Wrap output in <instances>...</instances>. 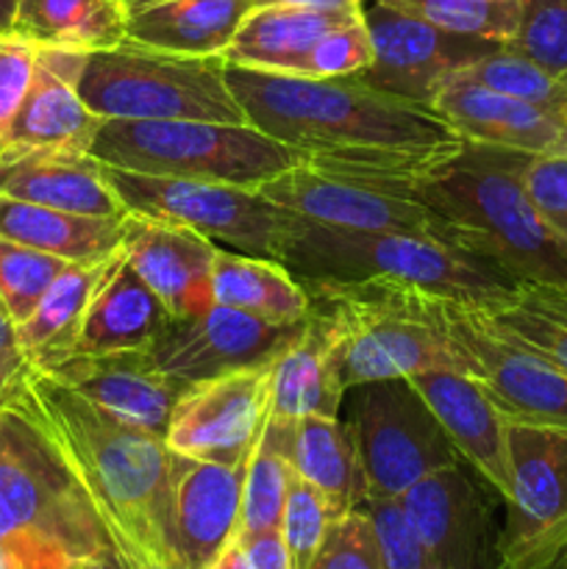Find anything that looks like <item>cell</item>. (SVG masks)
Masks as SVG:
<instances>
[{"label":"cell","instance_id":"7a4b0ae2","mask_svg":"<svg viewBox=\"0 0 567 569\" xmlns=\"http://www.w3.org/2000/svg\"><path fill=\"white\" fill-rule=\"evenodd\" d=\"M9 406L26 415L64 461L122 565L183 569L172 522L181 456L167 448L165 437L111 420L31 365Z\"/></svg>","mask_w":567,"mask_h":569},{"label":"cell","instance_id":"5bb4252c","mask_svg":"<svg viewBox=\"0 0 567 569\" xmlns=\"http://www.w3.org/2000/svg\"><path fill=\"white\" fill-rule=\"evenodd\" d=\"M270 365L187 383L172 406L165 442L195 461H245L267 420Z\"/></svg>","mask_w":567,"mask_h":569},{"label":"cell","instance_id":"7c38bea8","mask_svg":"<svg viewBox=\"0 0 567 569\" xmlns=\"http://www.w3.org/2000/svg\"><path fill=\"white\" fill-rule=\"evenodd\" d=\"M361 17L372 39V61L356 72V81L415 100L428 109L450 78L500 48V42L489 39L442 31L420 17H411L378 0L361 6Z\"/></svg>","mask_w":567,"mask_h":569},{"label":"cell","instance_id":"ba28073f","mask_svg":"<svg viewBox=\"0 0 567 569\" xmlns=\"http://www.w3.org/2000/svg\"><path fill=\"white\" fill-rule=\"evenodd\" d=\"M0 500L59 569L89 565L109 548L64 461L11 406L0 409Z\"/></svg>","mask_w":567,"mask_h":569},{"label":"cell","instance_id":"7bdbcfd3","mask_svg":"<svg viewBox=\"0 0 567 569\" xmlns=\"http://www.w3.org/2000/svg\"><path fill=\"white\" fill-rule=\"evenodd\" d=\"M526 187L548 231L567 253V153L531 156Z\"/></svg>","mask_w":567,"mask_h":569},{"label":"cell","instance_id":"3957f363","mask_svg":"<svg viewBox=\"0 0 567 569\" xmlns=\"http://www.w3.org/2000/svg\"><path fill=\"white\" fill-rule=\"evenodd\" d=\"M528 161L515 150L465 142L415 176L359 183L428 206L459 233L467 253L495 261L520 283H567V253L528 194Z\"/></svg>","mask_w":567,"mask_h":569},{"label":"cell","instance_id":"f5cc1de1","mask_svg":"<svg viewBox=\"0 0 567 569\" xmlns=\"http://www.w3.org/2000/svg\"><path fill=\"white\" fill-rule=\"evenodd\" d=\"M92 569H128V567L122 565V561H120V556H117L115 550H111V548H106L103 553H100L98 559L92 561Z\"/></svg>","mask_w":567,"mask_h":569},{"label":"cell","instance_id":"2e32d148","mask_svg":"<svg viewBox=\"0 0 567 569\" xmlns=\"http://www.w3.org/2000/svg\"><path fill=\"white\" fill-rule=\"evenodd\" d=\"M304 322L278 326L215 303L198 315L170 317L150 345V353L170 376L187 383L203 381L222 372L270 365L298 337Z\"/></svg>","mask_w":567,"mask_h":569},{"label":"cell","instance_id":"44dd1931","mask_svg":"<svg viewBox=\"0 0 567 569\" xmlns=\"http://www.w3.org/2000/svg\"><path fill=\"white\" fill-rule=\"evenodd\" d=\"M122 253L170 317H189L215 306L217 244L203 233L128 211Z\"/></svg>","mask_w":567,"mask_h":569},{"label":"cell","instance_id":"f1b7e54d","mask_svg":"<svg viewBox=\"0 0 567 569\" xmlns=\"http://www.w3.org/2000/svg\"><path fill=\"white\" fill-rule=\"evenodd\" d=\"M122 250V248H120ZM120 250L98 261H72L50 283L37 309L17 326V350L31 367H53L67 359L94 295L115 270Z\"/></svg>","mask_w":567,"mask_h":569},{"label":"cell","instance_id":"484cf974","mask_svg":"<svg viewBox=\"0 0 567 569\" xmlns=\"http://www.w3.org/2000/svg\"><path fill=\"white\" fill-rule=\"evenodd\" d=\"M361 9L328 11L300 6H253L222 53L228 67L304 76L306 59L322 33L350 20Z\"/></svg>","mask_w":567,"mask_h":569},{"label":"cell","instance_id":"e0dca14e","mask_svg":"<svg viewBox=\"0 0 567 569\" xmlns=\"http://www.w3.org/2000/svg\"><path fill=\"white\" fill-rule=\"evenodd\" d=\"M511 492L500 531V569L511 567L567 517V426L509 420Z\"/></svg>","mask_w":567,"mask_h":569},{"label":"cell","instance_id":"4dcf8cb0","mask_svg":"<svg viewBox=\"0 0 567 569\" xmlns=\"http://www.w3.org/2000/svg\"><path fill=\"white\" fill-rule=\"evenodd\" d=\"M126 217H83L0 194V239L67 261L115 256L126 237Z\"/></svg>","mask_w":567,"mask_h":569},{"label":"cell","instance_id":"836d02e7","mask_svg":"<svg viewBox=\"0 0 567 569\" xmlns=\"http://www.w3.org/2000/svg\"><path fill=\"white\" fill-rule=\"evenodd\" d=\"M484 315L506 337L567 372V283H517Z\"/></svg>","mask_w":567,"mask_h":569},{"label":"cell","instance_id":"7dc6e473","mask_svg":"<svg viewBox=\"0 0 567 569\" xmlns=\"http://www.w3.org/2000/svg\"><path fill=\"white\" fill-rule=\"evenodd\" d=\"M506 569H567V517L537 539L520 559Z\"/></svg>","mask_w":567,"mask_h":569},{"label":"cell","instance_id":"74e56055","mask_svg":"<svg viewBox=\"0 0 567 569\" xmlns=\"http://www.w3.org/2000/svg\"><path fill=\"white\" fill-rule=\"evenodd\" d=\"M67 264L72 261L0 239V298H3L14 326L28 320L50 283L67 270Z\"/></svg>","mask_w":567,"mask_h":569},{"label":"cell","instance_id":"b9f144b4","mask_svg":"<svg viewBox=\"0 0 567 569\" xmlns=\"http://www.w3.org/2000/svg\"><path fill=\"white\" fill-rule=\"evenodd\" d=\"M311 569H384L376 531L365 506L331 522Z\"/></svg>","mask_w":567,"mask_h":569},{"label":"cell","instance_id":"5b68a950","mask_svg":"<svg viewBox=\"0 0 567 569\" xmlns=\"http://www.w3.org/2000/svg\"><path fill=\"white\" fill-rule=\"evenodd\" d=\"M278 261L298 278H384L484 311L500 303L520 283L495 261L437 239L345 231L300 217H295Z\"/></svg>","mask_w":567,"mask_h":569},{"label":"cell","instance_id":"f35d334b","mask_svg":"<svg viewBox=\"0 0 567 569\" xmlns=\"http://www.w3.org/2000/svg\"><path fill=\"white\" fill-rule=\"evenodd\" d=\"M511 50L567 81V0H520Z\"/></svg>","mask_w":567,"mask_h":569},{"label":"cell","instance_id":"1f68e13d","mask_svg":"<svg viewBox=\"0 0 567 569\" xmlns=\"http://www.w3.org/2000/svg\"><path fill=\"white\" fill-rule=\"evenodd\" d=\"M211 292L215 303L278 326H298L309 315V295L304 283L281 261L237 253L220 244L215 253Z\"/></svg>","mask_w":567,"mask_h":569},{"label":"cell","instance_id":"ac0fdd59","mask_svg":"<svg viewBox=\"0 0 567 569\" xmlns=\"http://www.w3.org/2000/svg\"><path fill=\"white\" fill-rule=\"evenodd\" d=\"M44 372L81 395L111 420L159 437H165L172 406L187 389V381L156 365L150 348L78 353L59 365L44 367Z\"/></svg>","mask_w":567,"mask_h":569},{"label":"cell","instance_id":"8992f818","mask_svg":"<svg viewBox=\"0 0 567 569\" xmlns=\"http://www.w3.org/2000/svg\"><path fill=\"white\" fill-rule=\"evenodd\" d=\"M89 153L100 164L139 176L248 189L304 164L298 150L259 128L209 120H106Z\"/></svg>","mask_w":567,"mask_h":569},{"label":"cell","instance_id":"8d00e7d4","mask_svg":"<svg viewBox=\"0 0 567 569\" xmlns=\"http://www.w3.org/2000/svg\"><path fill=\"white\" fill-rule=\"evenodd\" d=\"M461 37L506 44L517 31L520 0H378Z\"/></svg>","mask_w":567,"mask_h":569},{"label":"cell","instance_id":"ffe728a7","mask_svg":"<svg viewBox=\"0 0 567 569\" xmlns=\"http://www.w3.org/2000/svg\"><path fill=\"white\" fill-rule=\"evenodd\" d=\"M406 381L434 411L459 459L470 465L476 476L506 503L511 492L509 420L500 415L478 381L448 367L415 372Z\"/></svg>","mask_w":567,"mask_h":569},{"label":"cell","instance_id":"9c48e42d","mask_svg":"<svg viewBox=\"0 0 567 569\" xmlns=\"http://www.w3.org/2000/svg\"><path fill=\"white\" fill-rule=\"evenodd\" d=\"M106 176L131 214L178 222L237 253L278 261L295 226V214L272 206L259 189L189 181V178L139 176L115 167H106Z\"/></svg>","mask_w":567,"mask_h":569},{"label":"cell","instance_id":"bcb514c9","mask_svg":"<svg viewBox=\"0 0 567 569\" xmlns=\"http://www.w3.org/2000/svg\"><path fill=\"white\" fill-rule=\"evenodd\" d=\"M209 569H295L281 531L237 533Z\"/></svg>","mask_w":567,"mask_h":569},{"label":"cell","instance_id":"cb8c5ba5","mask_svg":"<svg viewBox=\"0 0 567 569\" xmlns=\"http://www.w3.org/2000/svg\"><path fill=\"white\" fill-rule=\"evenodd\" d=\"M0 194L83 217H126L106 167L89 150L0 156Z\"/></svg>","mask_w":567,"mask_h":569},{"label":"cell","instance_id":"83f0119b","mask_svg":"<svg viewBox=\"0 0 567 569\" xmlns=\"http://www.w3.org/2000/svg\"><path fill=\"white\" fill-rule=\"evenodd\" d=\"M167 309L150 292L148 283L128 264L120 250L115 270L94 295L87 317L81 322L70 356L78 353H111V350H148L165 331ZM67 356V359H70ZM64 361V359H61Z\"/></svg>","mask_w":567,"mask_h":569},{"label":"cell","instance_id":"d590c367","mask_svg":"<svg viewBox=\"0 0 567 569\" xmlns=\"http://www.w3.org/2000/svg\"><path fill=\"white\" fill-rule=\"evenodd\" d=\"M289 481H292V467L284 459L281 448L261 431L253 450L245 459L242 509H239L237 533L281 531Z\"/></svg>","mask_w":567,"mask_h":569},{"label":"cell","instance_id":"ab89813d","mask_svg":"<svg viewBox=\"0 0 567 569\" xmlns=\"http://www.w3.org/2000/svg\"><path fill=\"white\" fill-rule=\"evenodd\" d=\"M334 520L337 517H334L326 498L292 472L287 503H284L281 537L287 542L295 569H311V561L320 553L322 539H326Z\"/></svg>","mask_w":567,"mask_h":569},{"label":"cell","instance_id":"30bf717a","mask_svg":"<svg viewBox=\"0 0 567 569\" xmlns=\"http://www.w3.org/2000/svg\"><path fill=\"white\" fill-rule=\"evenodd\" d=\"M356 453L367 483V500H398L417 481L456 465L454 442L406 378L361 383L350 389Z\"/></svg>","mask_w":567,"mask_h":569},{"label":"cell","instance_id":"816d5d0a","mask_svg":"<svg viewBox=\"0 0 567 569\" xmlns=\"http://www.w3.org/2000/svg\"><path fill=\"white\" fill-rule=\"evenodd\" d=\"M17 9H20V0H0V33L14 31Z\"/></svg>","mask_w":567,"mask_h":569},{"label":"cell","instance_id":"6f0895ef","mask_svg":"<svg viewBox=\"0 0 567 569\" xmlns=\"http://www.w3.org/2000/svg\"><path fill=\"white\" fill-rule=\"evenodd\" d=\"M0 569H3V565H0Z\"/></svg>","mask_w":567,"mask_h":569},{"label":"cell","instance_id":"60d3db41","mask_svg":"<svg viewBox=\"0 0 567 569\" xmlns=\"http://www.w3.org/2000/svg\"><path fill=\"white\" fill-rule=\"evenodd\" d=\"M372 61V39L361 11L350 20L339 22L317 39L306 59L304 76L309 78H348L365 70Z\"/></svg>","mask_w":567,"mask_h":569},{"label":"cell","instance_id":"6da1fadb","mask_svg":"<svg viewBox=\"0 0 567 569\" xmlns=\"http://www.w3.org/2000/svg\"><path fill=\"white\" fill-rule=\"evenodd\" d=\"M248 126L331 176L404 178L456 153L465 139L428 106L348 78H309L226 64Z\"/></svg>","mask_w":567,"mask_h":569},{"label":"cell","instance_id":"c3c4849f","mask_svg":"<svg viewBox=\"0 0 567 569\" xmlns=\"http://www.w3.org/2000/svg\"><path fill=\"white\" fill-rule=\"evenodd\" d=\"M28 370V361L22 356H0V409L14 400L20 392L22 376Z\"/></svg>","mask_w":567,"mask_h":569},{"label":"cell","instance_id":"d6986e66","mask_svg":"<svg viewBox=\"0 0 567 569\" xmlns=\"http://www.w3.org/2000/svg\"><path fill=\"white\" fill-rule=\"evenodd\" d=\"M87 50L37 44L31 87L11 122L6 153L28 150H92L100 120L81 94Z\"/></svg>","mask_w":567,"mask_h":569},{"label":"cell","instance_id":"11a10c76","mask_svg":"<svg viewBox=\"0 0 567 569\" xmlns=\"http://www.w3.org/2000/svg\"><path fill=\"white\" fill-rule=\"evenodd\" d=\"M76 569H92V561H89V565H81V567H76Z\"/></svg>","mask_w":567,"mask_h":569},{"label":"cell","instance_id":"8fae6325","mask_svg":"<svg viewBox=\"0 0 567 569\" xmlns=\"http://www.w3.org/2000/svg\"><path fill=\"white\" fill-rule=\"evenodd\" d=\"M459 370L467 372L511 422L567 426V372L506 337L481 309L445 303Z\"/></svg>","mask_w":567,"mask_h":569},{"label":"cell","instance_id":"277c9868","mask_svg":"<svg viewBox=\"0 0 567 569\" xmlns=\"http://www.w3.org/2000/svg\"><path fill=\"white\" fill-rule=\"evenodd\" d=\"M298 281L309 295V317L326 337L345 392L437 367L459 370L445 320V298L384 278Z\"/></svg>","mask_w":567,"mask_h":569},{"label":"cell","instance_id":"db71d44e","mask_svg":"<svg viewBox=\"0 0 567 569\" xmlns=\"http://www.w3.org/2000/svg\"><path fill=\"white\" fill-rule=\"evenodd\" d=\"M122 6H126V11H131V9H137V6H142L145 0H120Z\"/></svg>","mask_w":567,"mask_h":569},{"label":"cell","instance_id":"4fadbf2b","mask_svg":"<svg viewBox=\"0 0 567 569\" xmlns=\"http://www.w3.org/2000/svg\"><path fill=\"white\" fill-rule=\"evenodd\" d=\"M259 192L278 209L317 226L345 228V231L411 233L465 250L459 233L428 206L406 194L320 172L309 164L281 172L272 181L261 183Z\"/></svg>","mask_w":567,"mask_h":569},{"label":"cell","instance_id":"ee69618b","mask_svg":"<svg viewBox=\"0 0 567 569\" xmlns=\"http://www.w3.org/2000/svg\"><path fill=\"white\" fill-rule=\"evenodd\" d=\"M33 64H37V42L17 31L0 33V150L31 87Z\"/></svg>","mask_w":567,"mask_h":569},{"label":"cell","instance_id":"9f6ffc18","mask_svg":"<svg viewBox=\"0 0 567 569\" xmlns=\"http://www.w3.org/2000/svg\"><path fill=\"white\" fill-rule=\"evenodd\" d=\"M145 3H153V0H145ZM145 3H142V6H145Z\"/></svg>","mask_w":567,"mask_h":569},{"label":"cell","instance_id":"f546056e","mask_svg":"<svg viewBox=\"0 0 567 569\" xmlns=\"http://www.w3.org/2000/svg\"><path fill=\"white\" fill-rule=\"evenodd\" d=\"M345 389L334 372L320 326L306 315L298 337L270 361L267 422L292 426L304 417H339Z\"/></svg>","mask_w":567,"mask_h":569},{"label":"cell","instance_id":"9a60e30c","mask_svg":"<svg viewBox=\"0 0 567 569\" xmlns=\"http://www.w3.org/2000/svg\"><path fill=\"white\" fill-rule=\"evenodd\" d=\"M465 461L442 467L398 498L434 569H500V531Z\"/></svg>","mask_w":567,"mask_h":569},{"label":"cell","instance_id":"4316f807","mask_svg":"<svg viewBox=\"0 0 567 569\" xmlns=\"http://www.w3.org/2000/svg\"><path fill=\"white\" fill-rule=\"evenodd\" d=\"M253 0H153L128 11L126 39L181 56L222 59Z\"/></svg>","mask_w":567,"mask_h":569},{"label":"cell","instance_id":"d4e9b609","mask_svg":"<svg viewBox=\"0 0 567 569\" xmlns=\"http://www.w3.org/2000/svg\"><path fill=\"white\" fill-rule=\"evenodd\" d=\"M261 431L281 448L292 472L326 498L334 517L367 503V483L354 431L339 417H304L292 426L267 422Z\"/></svg>","mask_w":567,"mask_h":569},{"label":"cell","instance_id":"52a82bcc","mask_svg":"<svg viewBox=\"0 0 567 569\" xmlns=\"http://www.w3.org/2000/svg\"><path fill=\"white\" fill-rule=\"evenodd\" d=\"M81 94L100 120H209L248 126L226 61L122 42L92 50Z\"/></svg>","mask_w":567,"mask_h":569},{"label":"cell","instance_id":"603a6c76","mask_svg":"<svg viewBox=\"0 0 567 569\" xmlns=\"http://www.w3.org/2000/svg\"><path fill=\"white\" fill-rule=\"evenodd\" d=\"M245 461H178L172 522L183 569H209L239 531Z\"/></svg>","mask_w":567,"mask_h":569},{"label":"cell","instance_id":"f6af8a7d","mask_svg":"<svg viewBox=\"0 0 567 569\" xmlns=\"http://www.w3.org/2000/svg\"><path fill=\"white\" fill-rule=\"evenodd\" d=\"M365 509L372 520L384 569H434L406 522L398 500H367Z\"/></svg>","mask_w":567,"mask_h":569},{"label":"cell","instance_id":"f907efd6","mask_svg":"<svg viewBox=\"0 0 567 569\" xmlns=\"http://www.w3.org/2000/svg\"><path fill=\"white\" fill-rule=\"evenodd\" d=\"M0 356H22L17 350V326L6 309L3 298H0Z\"/></svg>","mask_w":567,"mask_h":569},{"label":"cell","instance_id":"d6a6232c","mask_svg":"<svg viewBox=\"0 0 567 569\" xmlns=\"http://www.w3.org/2000/svg\"><path fill=\"white\" fill-rule=\"evenodd\" d=\"M126 22L120 0H20L14 31L37 44L92 53L122 42Z\"/></svg>","mask_w":567,"mask_h":569},{"label":"cell","instance_id":"e575fe53","mask_svg":"<svg viewBox=\"0 0 567 569\" xmlns=\"http://www.w3.org/2000/svg\"><path fill=\"white\" fill-rule=\"evenodd\" d=\"M472 83L493 89V92L509 94V98L531 103L537 109L550 111V114L567 120V81L554 76L528 56L517 53L509 44H500L493 53L481 56L470 67L459 72Z\"/></svg>","mask_w":567,"mask_h":569},{"label":"cell","instance_id":"7402d4cb","mask_svg":"<svg viewBox=\"0 0 567 569\" xmlns=\"http://www.w3.org/2000/svg\"><path fill=\"white\" fill-rule=\"evenodd\" d=\"M431 109L465 142L526 156L567 153V120L467 78H450Z\"/></svg>","mask_w":567,"mask_h":569},{"label":"cell","instance_id":"681fc988","mask_svg":"<svg viewBox=\"0 0 567 569\" xmlns=\"http://www.w3.org/2000/svg\"><path fill=\"white\" fill-rule=\"evenodd\" d=\"M253 6H300V9L348 11V9H361L365 0H253Z\"/></svg>","mask_w":567,"mask_h":569}]
</instances>
